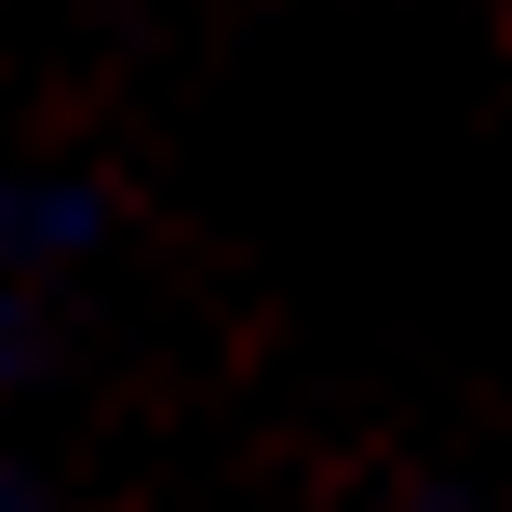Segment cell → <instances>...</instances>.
I'll use <instances>...</instances> for the list:
<instances>
[{
    "label": "cell",
    "mask_w": 512,
    "mask_h": 512,
    "mask_svg": "<svg viewBox=\"0 0 512 512\" xmlns=\"http://www.w3.org/2000/svg\"><path fill=\"white\" fill-rule=\"evenodd\" d=\"M0 243H27V256L95 243V189H14V203H0Z\"/></svg>",
    "instance_id": "1"
},
{
    "label": "cell",
    "mask_w": 512,
    "mask_h": 512,
    "mask_svg": "<svg viewBox=\"0 0 512 512\" xmlns=\"http://www.w3.org/2000/svg\"><path fill=\"white\" fill-rule=\"evenodd\" d=\"M14 364H27V337H14V310H0V391H14Z\"/></svg>",
    "instance_id": "2"
}]
</instances>
